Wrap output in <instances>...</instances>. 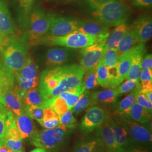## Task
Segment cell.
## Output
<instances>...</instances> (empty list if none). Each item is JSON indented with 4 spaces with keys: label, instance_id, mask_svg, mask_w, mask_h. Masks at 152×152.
Returning a JSON list of instances; mask_svg holds the SVG:
<instances>
[{
    "label": "cell",
    "instance_id": "cell-59",
    "mask_svg": "<svg viewBox=\"0 0 152 152\" xmlns=\"http://www.w3.org/2000/svg\"><path fill=\"white\" fill-rule=\"evenodd\" d=\"M103 152V151H101V152Z\"/></svg>",
    "mask_w": 152,
    "mask_h": 152
},
{
    "label": "cell",
    "instance_id": "cell-55",
    "mask_svg": "<svg viewBox=\"0 0 152 152\" xmlns=\"http://www.w3.org/2000/svg\"><path fill=\"white\" fill-rule=\"evenodd\" d=\"M61 1H64V2H69V1H77V0H60Z\"/></svg>",
    "mask_w": 152,
    "mask_h": 152
},
{
    "label": "cell",
    "instance_id": "cell-50",
    "mask_svg": "<svg viewBox=\"0 0 152 152\" xmlns=\"http://www.w3.org/2000/svg\"><path fill=\"white\" fill-rule=\"evenodd\" d=\"M46 152V150L44 149V148H36L34 150L32 151L31 152Z\"/></svg>",
    "mask_w": 152,
    "mask_h": 152
},
{
    "label": "cell",
    "instance_id": "cell-3",
    "mask_svg": "<svg viewBox=\"0 0 152 152\" xmlns=\"http://www.w3.org/2000/svg\"><path fill=\"white\" fill-rule=\"evenodd\" d=\"M27 39L11 36L6 37L0 46L2 63L6 68L15 75L21 70L27 60Z\"/></svg>",
    "mask_w": 152,
    "mask_h": 152
},
{
    "label": "cell",
    "instance_id": "cell-6",
    "mask_svg": "<svg viewBox=\"0 0 152 152\" xmlns=\"http://www.w3.org/2000/svg\"><path fill=\"white\" fill-rule=\"evenodd\" d=\"M39 80L38 65L31 57H28L25 65L14 76V90L23 100L26 92L37 87Z\"/></svg>",
    "mask_w": 152,
    "mask_h": 152
},
{
    "label": "cell",
    "instance_id": "cell-4",
    "mask_svg": "<svg viewBox=\"0 0 152 152\" xmlns=\"http://www.w3.org/2000/svg\"><path fill=\"white\" fill-rule=\"evenodd\" d=\"M108 37L94 36L75 31L61 36H52L46 34L33 40L31 43L34 45L59 46L69 49H83L96 43H104Z\"/></svg>",
    "mask_w": 152,
    "mask_h": 152
},
{
    "label": "cell",
    "instance_id": "cell-15",
    "mask_svg": "<svg viewBox=\"0 0 152 152\" xmlns=\"http://www.w3.org/2000/svg\"><path fill=\"white\" fill-rule=\"evenodd\" d=\"M15 31L8 6L4 0H0V34L5 38L14 35Z\"/></svg>",
    "mask_w": 152,
    "mask_h": 152
},
{
    "label": "cell",
    "instance_id": "cell-25",
    "mask_svg": "<svg viewBox=\"0 0 152 152\" xmlns=\"http://www.w3.org/2000/svg\"><path fill=\"white\" fill-rule=\"evenodd\" d=\"M85 90V85L83 82H82L77 86L61 93L59 96L64 100L68 108L71 110Z\"/></svg>",
    "mask_w": 152,
    "mask_h": 152
},
{
    "label": "cell",
    "instance_id": "cell-43",
    "mask_svg": "<svg viewBox=\"0 0 152 152\" xmlns=\"http://www.w3.org/2000/svg\"><path fill=\"white\" fill-rule=\"evenodd\" d=\"M117 152H150L147 148L140 145L131 143L124 148L120 149Z\"/></svg>",
    "mask_w": 152,
    "mask_h": 152
},
{
    "label": "cell",
    "instance_id": "cell-9",
    "mask_svg": "<svg viewBox=\"0 0 152 152\" xmlns=\"http://www.w3.org/2000/svg\"><path fill=\"white\" fill-rule=\"evenodd\" d=\"M109 120L110 116L107 110L100 107L94 106L88 109L84 115L80 128L83 132H90Z\"/></svg>",
    "mask_w": 152,
    "mask_h": 152
},
{
    "label": "cell",
    "instance_id": "cell-45",
    "mask_svg": "<svg viewBox=\"0 0 152 152\" xmlns=\"http://www.w3.org/2000/svg\"><path fill=\"white\" fill-rule=\"evenodd\" d=\"M141 70L144 69H152V55L151 54H148L143 56L141 63Z\"/></svg>",
    "mask_w": 152,
    "mask_h": 152
},
{
    "label": "cell",
    "instance_id": "cell-46",
    "mask_svg": "<svg viewBox=\"0 0 152 152\" xmlns=\"http://www.w3.org/2000/svg\"><path fill=\"white\" fill-rule=\"evenodd\" d=\"M57 117H59L58 115L51 107H46L44 108V117L42 120H49L50 118Z\"/></svg>",
    "mask_w": 152,
    "mask_h": 152
},
{
    "label": "cell",
    "instance_id": "cell-11",
    "mask_svg": "<svg viewBox=\"0 0 152 152\" xmlns=\"http://www.w3.org/2000/svg\"><path fill=\"white\" fill-rule=\"evenodd\" d=\"M104 51L105 42L96 43L82 49L80 65L85 73L96 66Z\"/></svg>",
    "mask_w": 152,
    "mask_h": 152
},
{
    "label": "cell",
    "instance_id": "cell-19",
    "mask_svg": "<svg viewBox=\"0 0 152 152\" xmlns=\"http://www.w3.org/2000/svg\"><path fill=\"white\" fill-rule=\"evenodd\" d=\"M108 122L109 124L113 131L118 149L124 148L130 144L131 142L129 140L127 132L122 122H118L110 119L109 120Z\"/></svg>",
    "mask_w": 152,
    "mask_h": 152
},
{
    "label": "cell",
    "instance_id": "cell-58",
    "mask_svg": "<svg viewBox=\"0 0 152 152\" xmlns=\"http://www.w3.org/2000/svg\"><path fill=\"white\" fill-rule=\"evenodd\" d=\"M23 152V149H21V150H20L19 151H18V152Z\"/></svg>",
    "mask_w": 152,
    "mask_h": 152
},
{
    "label": "cell",
    "instance_id": "cell-8",
    "mask_svg": "<svg viewBox=\"0 0 152 152\" xmlns=\"http://www.w3.org/2000/svg\"><path fill=\"white\" fill-rule=\"evenodd\" d=\"M122 122L131 143L138 145L151 144L152 135L150 122L141 124L127 119L122 120Z\"/></svg>",
    "mask_w": 152,
    "mask_h": 152
},
{
    "label": "cell",
    "instance_id": "cell-36",
    "mask_svg": "<svg viewBox=\"0 0 152 152\" xmlns=\"http://www.w3.org/2000/svg\"><path fill=\"white\" fill-rule=\"evenodd\" d=\"M96 67L85 73L82 82L85 85L86 90H90L94 89L99 85L97 81Z\"/></svg>",
    "mask_w": 152,
    "mask_h": 152
},
{
    "label": "cell",
    "instance_id": "cell-56",
    "mask_svg": "<svg viewBox=\"0 0 152 152\" xmlns=\"http://www.w3.org/2000/svg\"><path fill=\"white\" fill-rule=\"evenodd\" d=\"M3 65H4V64H3L2 61L0 60V68H1V66H2Z\"/></svg>",
    "mask_w": 152,
    "mask_h": 152
},
{
    "label": "cell",
    "instance_id": "cell-29",
    "mask_svg": "<svg viewBox=\"0 0 152 152\" xmlns=\"http://www.w3.org/2000/svg\"><path fill=\"white\" fill-rule=\"evenodd\" d=\"M14 122L13 114L6 107L0 110V140H5L9 127Z\"/></svg>",
    "mask_w": 152,
    "mask_h": 152
},
{
    "label": "cell",
    "instance_id": "cell-18",
    "mask_svg": "<svg viewBox=\"0 0 152 152\" xmlns=\"http://www.w3.org/2000/svg\"><path fill=\"white\" fill-rule=\"evenodd\" d=\"M145 51L146 48L145 45L144 44H139L138 49L132 58L129 70L125 80H139V77L141 71V60Z\"/></svg>",
    "mask_w": 152,
    "mask_h": 152
},
{
    "label": "cell",
    "instance_id": "cell-31",
    "mask_svg": "<svg viewBox=\"0 0 152 152\" xmlns=\"http://www.w3.org/2000/svg\"><path fill=\"white\" fill-rule=\"evenodd\" d=\"M91 93V92H90V90H85L76 104L72 109L73 113L76 115L79 114L89 107L94 105Z\"/></svg>",
    "mask_w": 152,
    "mask_h": 152
},
{
    "label": "cell",
    "instance_id": "cell-35",
    "mask_svg": "<svg viewBox=\"0 0 152 152\" xmlns=\"http://www.w3.org/2000/svg\"><path fill=\"white\" fill-rule=\"evenodd\" d=\"M139 82L141 91L152 90V69H142L139 77Z\"/></svg>",
    "mask_w": 152,
    "mask_h": 152
},
{
    "label": "cell",
    "instance_id": "cell-1",
    "mask_svg": "<svg viewBox=\"0 0 152 152\" xmlns=\"http://www.w3.org/2000/svg\"><path fill=\"white\" fill-rule=\"evenodd\" d=\"M84 75L81 65L77 64L49 67L40 76L38 90L48 102L77 86L83 81Z\"/></svg>",
    "mask_w": 152,
    "mask_h": 152
},
{
    "label": "cell",
    "instance_id": "cell-2",
    "mask_svg": "<svg viewBox=\"0 0 152 152\" xmlns=\"http://www.w3.org/2000/svg\"><path fill=\"white\" fill-rule=\"evenodd\" d=\"M92 18L104 25L117 27L125 23L130 14L129 6L120 0L100 3L95 0H86Z\"/></svg>",
    "mask_w": 152,
    "mask_h": 152
},
{
    "label": "cell",
    "instance_id": "cell-54",
    "mask_svg": "<svg viewBox=\"0 0 152 152\" xmlns=\"http://www.w3.org/2000/svg\"><path fill=\"white\" fill-rule=\"evenodd\" d=\"M5 144V142L4 140H0V149H1V147H2V145H3Z\"/></svg>",
    "mask_w": 152,
    "mask_h": 152
},
{
    "label": "cell",
    "instance_id": "cell-57",
    "mask_svg": "<svg viewBox=\"0 0 152 152\" xmlns=\"http://www.w3.org/2000/svg\"><path fill=\"white\" fill-rule=\"evenodd\" d=\"M17 152L16 151H12V150H10V149H9V151H8V152Z\"/></svg>",
    "mask_w": 152,
    "mask_h": 152
},
{
    "label": "cell",
    "instance_id": "cell-39",
    "mask_svg": "<svg viewBox=\"0 0 152 152\" xmlns=\"http://www.w3.org/2000/svg\"><path fill=\"white\" fill-rule=\"evenodd\" d=\"M140 85L139 80H127L125 82L122 83L121 85L118 86L117 89L119 92L120 95L125 94L127 92H130L136 87Z\"/></svg>",
    "mask_w": 152,
    "mask_h": 152
},
{
    "label": "cell",
    "instance_id": "cell-30",
    "mask_svg": "<svg viewBox=\"0 0 152 152\" xmlns=\"http://www.w3.org/2000/svg\"><path fill=\"white\" fill-rule=\"evenodd\" d=\"M23 102L26 105H34L44 108L46 107L47 102L36 87L29 90L25 93L23 98Z\"/></svg>",
    "mask_w": 152,
    "mask_h": 152
},
{
    "label": "cell",
    "instance_id": "cell-33",
    "mask_svg": "<svg viewBox=\"0 0 152 152\" xmlns=\"http://www.w3.org/2000/svg\"><path fill=\"white\" fill-rule=\"evenodd\" d=\"M120 55L117 48L107 49L104 53L103 60L108 68L117 65Z\"/></svg>",
    "mask_w": 152,
    "mask_h": 152
},
{
    "label": "cell",
    "instance_id": "cell-26",
    "mask_svg": "<svg viewBox=\"0 0 152 152\" xmlns=\"http://www.w3.org/2000/svg\"><path fill=\"white\" fill-rule=\"evenodd\" d=\"M129 29V27L126 22L117 26L112 33L109 35L105 42V51L110 48H117L120 41L125 36Z\"/></svg>",
    "mask_w": 152,
    "mask_h": 152
},
{
    "label": "cell",
    "instance_id": "cell-52",
    "mask_svg": "<svg viewBox=\"0 0 152 152\" xmlns=\"http://www.w3.org/2000/svg\"><path fill=\"white\" fill-rule=\"evenodd\" d=\"M5 104L4 103H2V102H0V110L1 109H2L4 108H5Z\"/></svg>",
    "mask_w": 152,
    "mask_h": 152
},
{
    "label": "cell",
    "instance_id": "cell-32",
    "mask_svg": "<svg viewBox=\"0 0 152 152\" xmlns=\"http://www.w3.org/2000/svg\"><path fill=\"white\" fill-rule=\"evenodd\" d=\"M96 72L98 84L102 87L109 88L110 78L108 68L105 64L103 59L99 61L96 65Z\"/></svg>",
    "mask_w": 152,
    "mask_h": 152
},
{
    "label": "cell",
    "instance_id": "cell-13",
    "mask_svg": "<svg viewBox=\"0 0 152 152\" xmlns=\"http://www.w3.org/2000/svg\"><path fill=\"white\" fill-rule=\"evenodd\" d=\"M72 51L66 48H54L47 51L46 64L49 66L64 64L72 57Z\"/></svg>",
    "mask_w": 152,
    "mask_h": 152
},
{
    "label": "cell",
    "instance_id": "cell-23",
    "mask_svg": "<svg viewBox=\"0 0 152 152\" xmlns=\"http://www.w3.org/2000/svg\"><path fill=\"white\" fill-rule=\"evenodd\" d=\"M138 48L139 45L135 46L132 49L123 53L120 56L117 66L119 76L123 80H125V77L129 72L132 58L134 54L136 53Z\"/></svg>",
    "mask_w": 152,
    "mask_h": 152
},
{
    "label": "cell",
    "instance_id": "cell-28",
    "mask_svg": "<svg viewBox=\"0 0 152 152\" xmlns=\"http://www.w3.org/2000/svg\"><path fill=\"white\" fill-rule=\"evenodd\" d=\"M103 148L96 137L82 140L77 143L73 152H100Z\"/></svg>",
    "mask_w": 152,
    "mask_h": 152
},
{
    "label": "cell",
    "instance_id": "cell-40",
    "mask_svg": "<svg viewBox=\"0 0 152 152\" xmlns=\"http://www.w3.org/2000/svg\"><path fill=\"white\" fill-rule=\"evenodd\" d=\"M36 0H18L19 8L22 13V16L24 17L27 15L33 8Z\"/></svg>",
    "mask_w": 152,
    "mask_h": 152
},
{
    "label": "cell",
    "instance_id": "cell-17",
    "mask_svg": "<svg viewBox=\"0 0 152 152\" xmlns=\"http://www.w3.org/2000/svg\"><path fill=\"white\" fill-rule=\"evenodd\" d=\"M2 97L6 107L11 111L14 117L20 115L24 112L23 100L14 91V88L4 91Z\"/></svg>",
    "mask_w": 152,
    "mask_h": 152
},
{
    "label": "cell",
    "instance_id": "cell-14",
    "mask_svg": "<svg viewBox=\"0 0 152 152\" xmlns=\"http://www.w3.org/2000/svg\"><path fill=\"white\" fill-rule=\"evenodd\" d=\"M133 28L136 32L138 43L147 42L152 38V18L149 16H141L134 22Z\"/></svg>",
    "mask_w": 152,
    "mask_h": 152
},
{
    "label": "cell",
    "instance_id": "cell-49",
    "mask_svg": "<svg viewBox=\"0 0 152 152\" xmlns=\"http://www.w3.org/2000/svg\"><path fill=\"white\" fill-rule=\"evenodd\" d=\"M3 92H4V90H3V88L2 86L1 85V83L0 82V102H2V103H4V99H3V97H2V94H3Z\"/></svg>",
    "mask_w": 152,
    "mask_h": 152
},
{
    "label": "cell",
    "instance_id": "cell-51",
    "mask_svg": "<svg viewBox=\"0 0 152 152\" xmlns=\"http://www.w3.org/2000/svg\"><path fill=\"white\" fill-rule=\"evenodd\" d=\"M95 1L98 2H100V3H107V2H112V1H115V0H95Z\"/></svg>",
    "mask_w": 152,
    "mask_h": 152
},
{
    "label": "cell",
    "instance_id": "cell-41",
    "mask_svg": "<svg viewBox=\"0 0 152 152\" xmlns=\"http://www.w3.org/2000/svg\"><path fill=\"white\" fill-rule=\"evenodd\" d=\"M5 140L6 145L10 150L18 152L22 149L23 141L22 140H15L9 138H6Z\"/></svg>",
    "mask_w": 152,
    "mask_h": 152
},
{
    "label": "cell",
    "instance_id": "cell-44",
    "mask_svg": "<svg viewBox=\"0 0 152 152\" xmlns=\"http://www.w3.org/2000/svg\"><path fill=\"white\" fill-rule=\"evenodd\" d=\"M41 125L46 129H52L58 127L60 125L59 118H53L49 120H42L39 122Z\"/></svg>",
    "mask_w": 152,
    "mask_h": 152
},
{
    "label": "cell",
    "instance_id": "cell-34",
    "mask_svg": "<svg viewBox=\"0 0 152 152\" xmlns=\"http://www.w3.org/2000/svg\"><path fill=\"white\" fill-rule=\"evenodd\" d=\"M46 107H51L59 117L69 110L64 100L59 96L48 101L46 102Z\"/></svg>",
    "mask_w": 152,
    "mask_h": 152
},
{
    "label": "cell",
    "instance_id": "cell-24",
    "mask_svg": "<svg viewBox=\"0 0 152 152\" xmlns=\"http://www.w3.org/2000/svg\"><path fill=\"white\" fill-rule=\"evenodd\" d=\"M140 85L130 91L124 99H123L117 105L116 112L121 117L126 118L129 113L131 107L135 103V99L140 91Z\"/></svg>",
    "mask_w": 152,
    "mask_h": 152
},
{
    "label": "cell",
    "instance_id": "cell-42",
    "mask_svg": "<svg viewBox=\"0 0 152 152\" xmlns=\"http://www.w3.org/2000/svg\"><path fill=\"white\" fill-rule=\"evenodd\" d=\"M135 102L139 104L141 107L146 109L148 111L152 112V103L149 102L145 96L141 93L140 91L138 94L136 99Z\"/></svg>",
    "mask_w": 152,
    "mask_h": 152
},
{
    "label": "cell",
    "instance_id": "cell-10",
    "mask_svg": "<svg viewBox=\"0 0 152 152\" xmlns=\"http://www.w3.org/2000/svg\"><path fill=\"white\" fill-rule=\"evenodd\" d=\"M50 26L47 34L52 36H61L77 31L80 20L76 18L50 15Z\"/></svg>",
    "mask_w": 152,
    "mask_h": 152
},
{
    "label": "cell",
    "instance_id": "cell-7",
    "mask_svg": "<svg viewBox=\"0 0 152 152\" xmlns=\"http://www.w3.org/2000/svg\"><path fill=\"white\" fill-rule=\"evenodd\" d=\"M69 131L63 125L52 129L35 131L30 137L31 142L35 147L45 149H55L64 142Z\"/></svg>",
    "mask_w": 152,
    "mask_h": 152
},
{
    "label": "cell",
    "instance_id": "cell-21",
    "mask_svg": "<svg viewBox=\"0 0 152 152\" xmlns=\"http://www.w3.org/2000/svg\"><path fill=\"white\" fill-rule=\"evenodd\" d=\"M151 118L152 112L143 108L135 102L131 107L129 113L126 118V119L141 124L149 122Z\"/></svg>",
    "mask_w": 152,
    "mask_h": 152
},
{
    "label": "cell",
    "instance_id": "cell-20",
    "mask_svg": "<svg viewBox=\"0 0 152 152\" xmlns=\"http://www.w3.org/2000/svg\"><path fill=\"white\" fill-rule=\"evenodd\" d=\"M14 118L22 139H26L32 136L35 132L32 119L25 111L20 115L14 117Z\"/></svg>",
    "mask_w": 152,
    "mask_h": 152
},
{
    "label": "cell",
    "instance_id": "cell-37",
    "mask_svg": "<svg viewBox=\"0 0 152 152\" xmlns=\"http://www.w3.org/2000/svg\"><path fill=\"white\" fill-rule=\"evenodd\" d=\"M60 125H64L69 130H72L77 126V122L71 110H68L60 117Z\"/></svg>",
    "mask_w": 152,
    "mask_h": 152
},
{
    "label": "cell",
    "instance_id": "cell-47",
    "mask_svg": "<svg viewBox=\"0 0 152 152\" xmlns=\"http://www.w3.org/2000/svg\"><path fill=\"white\" fill-rule=\"evenodd\" d=\"M133 5L139 7H149L152 5V0H132Z\"/></svg>",
    "mask_w": 152,
    "mask_h": 152
},
{
    "label": "cell",
    "instance_id": "cell-22",
    "mask_svg": "<svg viewBox=\"0 0 152 152\" xmlns=\"http://www.w3.org/2000/svg\"><path fill=\"white\" fill-rule=\"evenodd\" d=\"M120 94L116 88H109L103 91H99L91 93L92 102L96 103L111 104L115 103Z\"/></svg>",
    "mask_w": 152,
    "mask_h": 152
},
{
    "label": "cell",
    "instance_id": "cell-27",
    "mask_svg": "<svg viewBox=\"0 0 152 152\" xmlns=\"http://www.w3.org/2000/svg\"><path fill=\"white\" fill-rule=\"evenodd\" d=\"M137 43L138 40L135 30L133 28H129L125 36L120 41L117 49L121 55L136 46V44Z\"/></svg>",
    "mask_w": 152,
    "mask_h": 152
},
{
    "label": "cell",
    "instance_id": "cell-5",
    "mask_svg": "<svg viewBox=\"0 0 152 152\" xmlns=\"http://www.w3.org/2000/svg\"><path fill=\"white\" fill-rule=\"evenodd\" d=\"M50 19V15L37 7L32 8L26 16L22 18L23 26L27 29L26 37L29 38L30 42L48 33Z\"/></svg>",
    "mask_w": 152,
    "mask_h": 152
},
{
    "label": "cell",
    "instance_id": "cell-38",
    "mask_svg": "<svg viewBox=\"0 0 152 152\" xmlns=\"http://www.w3.org/2000/svg\"><path fill=\"white\" fill-rule=\"evenodd\" d=\"M24 111L33 120L37 121L39 123L44 117V107L34 105H25Z\"/></svg>",
    "mask_w": 152,
    "mask_h": 152
},
{
    "label": "cell",
    "instance_id": "cell-16",
    "mask_svg": "<svg viewBox=\"0 0 152 152\" xmlns=\"http://www.w3.org/2000/svg\"><path fill=\"white\" fill-rule=\"evenodd\" d=\"M77 31L94 36L108 37L109 34V27L96 20H80Z\"/></svg>",
    "mask_w": 152,
    "mask_h": 152
},
{
    "label": "cell",
    "instance_id": "cell-48",
    "mask_svg": "<svg viewBox=\"0 0 152 152\" xmlns=\"http://www.w3.org/2000/svg\"><path fill=\"white\" fill-rule=\"evenodd\" d=\"M140 92L145 96L147 99L152 103V90H145V91H140Z\"/></svg>",
    "mask_w": 152,
    "mask_h": 152
},
{
    "label": "cell",
    "instance_id": "cell-12",
    "mask_svg": "<svg viewBox=\"0 0 152 152\" xmlns=\"http://www.w3.org/2000/svg\"><path fill=\"white\" fill-rule=\"evenodd\" d=\"M109 120L95 130L96 137L103 148L107 149L108 152H117L118 148L113 131L109 124Z\"/></svg>",
    "mask_w": 152,
    "mask_h": 152
},
{
    "label": "cell",
    "instance_id": "cell-53",
    "mask_svg": "<svg viewBox=\"0 0 152 152\" xmlns=\"http://www.w3.org/2000/svg\"><path fill=\"white\" fill-rule=\"evenodd\" d=\"M5 38L1 34H0V46H1V44H2V42H3V41H4Z\"/></svg>",
    "mask_w": 152,
    "mask_h": 152
}]
</instances>
